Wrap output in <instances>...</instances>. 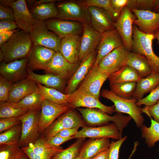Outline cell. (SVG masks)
<instances>
[{"mask_svg":"<svg viewBox=\"0 0 159 159\" xmlns=\"http://www.w3.org/2000/svg\"><path fill=\"white\" fill-rule=\"evenodd\" d=\"M19 29L0 46V62L9 63L28 56L33 46L30 35Z\"/></svg>","mask_w":159,"mask_h":159,"instance_id":"1","label":"cell"},{"mask_svg":"<svg viewBox=\"0 0 159 159\" xmlns=\"http://www.w3.org/2000/svg\"><path fill=\"white\" fill-rule=\"evenodd\" d=\"M81 114L85 122L92 125L103 126L109 124L110 121L115 123L118 127L122 136L123 129L132 119L130 116H125L117 112L113 116L97 109L77 108Z\"/></svg>","mask_w":159,"mask_h":159,"instance_id":"2","label":"cell"},{"mask_svg":"<svg viewBox=\"0 0 159 159\" xmlns=\"http://www.w3.org/2000/svg\"><path fill=\"white\" fill-rule=\"evenodd\" d=\"M154 39L153 34L144 33L136 25L133 26L132 51L144 56L153 71L159 73V57L154 53L152 47Z\"/></svg>","mask_w":159,"mask_h":159,"instance_id":"3","label":"cell"},{"mask_svg":"<svg viewBox=\"0 0 159 159\" xmlns=\"http://www.w3.org/2000/svg\"><path fill=\"white\" fill-rule=\"evenodd\" d=\"M41 109L30 110L25 114L17 117L22 125L21 135L18 143L21 148L28 146L41 136L39 125Z\"/></svg>","mask_w":159,"mask_h":159,"instance_id":"4","label":"cell"},{"mask_svg":"<svg viewBox=\"0 0 159 159\" xmlns=\"http://www.w3.org/2000/svg\"><path fill=\"white\" fill-rule=\"evenodd\" d=\"M101 95L114 103L117 112L126 113L130 116L134 120L137 127L140 128L143 125L144 118L141 115L142 110L141 107L136 105L137 100L135 98H122L106 89L102 90Z\"/></svg>","mask_w":159,"mask_h":159,"instance_id":"5","label":"cell"},{"mask_svg":"<svg viewBox=\"0 0 159 159\" xmlns=\"http://www.w3.org/2000/svg\"><path fill=\"white\" fill-rule=\"evenodd\" d=\"M30 35L33 46L40 45L60 52L61 39L48 29L44 21L36 19Z\"/></svg>","mask_w":159,"mask_h":159,"instance_id":"6","label":"cell"},{"mask_svg":"<svg viewBox=\"0 0 159 159\" xmlns=\"http://www.w3.org/2000/svg\"><path fill=\"white\" fill-rule=\"evenodd\" d=\"M57 19L86 22L91 25V18L88 7L80 0H69L58 3Z\"/></svg>","mask_w":159,"mask_h":159,"instance_id":"7","label":"cell"},{"mask_svg":"<svg viewBox=\"0 0 159 159\" xmlns=\"http://www.w3.org/2000/svg\"><path fill=\"white\" fill-rule=\"evenodd\" d=\"M72 109L59 117L41 135L45 140L54 136L60 131L67 129L86 126L79 115Z\"/></svg>","mask_w":159,"mask_h":159,"instance_id":"8","label":"cell"},{"mask_svg":"<svg viewBox=\"0 0 159 159\" xmlns=\"http://www.w3.org/2000/svg\"><path fill=\"white\" fill-rule=\"evenodd\" d=\"M135 15L127 6L122 9L114 26L121 36L123 45L129 52L132 51L133 27Z\"/></svg>","mask_w":159,"mask_h":159,"instance_id":"9","label":"cell"},{"mask_svg":"<svg viewBox=\"0 0 159 159\" xmlns=\"http://www.w3.org/2000/svg\"><path fill=\"white\" fill-rule=\"evenodd\" d=\"M69 105L72 108L85 107L97 109L111 115L116 112L114 105L108 106L102 103L99 98L77 89L69 94Z\"/></svg>","mask_w":159,"mask_h":159,"instance_id":"10","label":"cell"},{"mask_svg":"<svg viewBox=\"0 0 159 159\" xmlns=\"http://www.w3.org/2000/svg\"><path fill=\"white\" fill-rule=\"evenodd\" d=\"M128 52L123 45L102 58L97 66L101 71L110 76L126 65Z\"/></svg>","mask_w":159,"mask_h":159,"instance_id":"11","label":"cell"},{"mask_svg":"<svg viewBox=\"0 0 159 159\" xmlns=\"http://www.w3.org/2000/svg\"><path fill=\"white\" fill-rule=\"evenodd\" d=\"M73 109L69 105L55 104L44 99L42 104L39 131L41 135L61 115Z\"/></svg>","mask_w":159,"mask_h":159,"instance_id":"12","label":"cell"},{"mask_svg":"<svg viewBox=\"0 0 159 159\" xmlns=\"http://www.w3.org/2000/svg\"><path fill=\"white\" fill-rule=\"evenodd\" d=\"M123 45L122 38L116 29L109 30L101 34L98 46L97 53L92 67H97L101 60L115 49Z\"/></svg>","mask_w":159,"mask_h":159,"instance_id":"13","label":"cell"},{"mask_svg":"<svg viewBox=\"0 0 159 159\" xmlns=\"http://www.w3.org/2000/svg\"><path fill=\"white\" fill-rule=\"evenodd\" d=\"M56 52L40 45L33 46L27 56V69L45 70Z\"/></svg>","mask_w":159,"mask_h":159,"instance_id":"14","label":"cell"},{"mask_svg":"<svg viewBox=\"0 0 159 159\" xmlns=\"http://www.w3.org/2000/svg\"><path fill=\"white\" fill-rule=\"evenodd\" d=\"M74 138H112L118 140L122 138L118 127L114 122L98 127L85 126L74 136Z\"/></svg>","mask_w":159,"mask_h":159,"instance_id":"15","label":"cell"},{"mask_svg":"<svg viewBox=\"0 0 159 159\" xmlns=\"http://www.w3.org/2000/svg\"><path fill=\"white\" fill-rule=\"evenodd\" d=\"M27 57L9 63L4 62L0 65V74L11 84L28 77Z\"/></svg>","mask_w":159,"mask_h":159,"instance_id":"16","label":"cell"},{"mask_svg":"<svg viewBox=\"0 0 159 159\" xmlns=\"http://www.w3.org/2000/svg\"><path fill=\"white\" fill-rule=\"evenodd\" d=\"M109 75L98 66L92 67L77 90L99 98L101 87Z\"/></svg>","mask_w":159,"mask_h":159,"instance_id":"17","label":"cell"},{"mask_svg":"<svg viewBox=\"0 0 159 159\" xmlns=\"http://www.w3.org/2000/svg\"><path fill=\"white\" fill-rule=\"evenodd\" d=\"M82 23L83 30L79 57V60L81 62L95 51L101 36V34L95 30L90 24L86 22Z\"/></svg>","mask_w":159,"mask_h":159,"instance_id":"18","label":"cell"},{"mask_svg":"<svg viewBox=\"0 0 159 159\" xmlns=\"http://www.w3.org/2000/svg\"><path fill=\"white\" fill-rule=\"evenodd\" d=\"M10 7L13 11L14 21L19 29L30 34L36 19L28 9L26 1L13 0Z\"/></svg>","mask_w":159,"mask_h":159,"instance_id":"19","label":"cell"},{"mask_svg":"<svg viewBox=\"0 0 159 159\" xmlns=\"http://www.w3.org/2000/svg\"><path fill=\"white\" fill-rule=\"evenodd\" d=\"M136 19L133 24L142 32L153 34L159 29V14L151 10L130 9Z\"/></svg>","mask_w":159,"mask_h":159,"instance_id":"20","label":"cell"},{"mask_svg":"<svg viewBox=\"0 0 159 159\" xmlns=\"http://www.w3.org/2000/svg\"><path fill=\"white\" fill-rule=\"evenodd\" d=\"M45 23L48 29L61 39L71 36L79 35L83 30L82 23L76 21L57 19Z\"/></svg>","mask_w":159,"mask_h":159,"instance_id":"21","label":"cell"},{"mask_svg":"<svg viewBox=\"0 0 159 159\" xmlns=\"http://www.w3.org/2000/svg\"><path fill=\"white\" fill-rule=\"evenodd\" d=\"M77 67V63H70L60 52H56L45 71L66 80L75 72Z\"/></svg>","mask_w":159,"mask_h":159,"instance_id":"22","label":"cell"},{"mask_svg":"<svg viewBox=\"0 0 159 159\" xmlns=\"http://www.w3.org/2000/svg\"><path fill=\"white\" fill-rule=\"evenodd\" d=\"M95 52L87 56L73 74L66 86L64 93L70 94L74 92L81 81L85 79L95 61Z\"/></svg>","mask_w":159,"mask_h":159,"instance_id":"23","label":"cell"},{"mask_svg":"<svg viewBox=\"0 0 159 159\" xmlns=\"http://www.w3.org/2000/svg\"><path fill=\"white\" fill-rule=\"evenodd\" d=\"M88 8L90 16V25L95 30L102 34L115 29L114 21L105 10L96 6H90Z\"/></svg>","mask_w":159,"mask_h":159,"instance_id":"24","label":"cell"},{"mask_svg":"<svg viewBox=\"0 0 159 159\" xmlns=\"http://www.w3.org/2000/svg\"><path fill=\"white\" fill-rule=\"evenodd\" d=\"M36 82L28 77L11 84L7 102H19L38 89Z\"/></svg>","mask_w":159,"mask_h":159,"instance_id":"25","label":"cell"},{"mask_svg":"<svg viewBox=\"0 0 159 159\" xmlns=\"http://www.w3.org/2000/svg\"><path fill=\"white\" fill-rule=\"evenodd\" d=\"M81 37L75 35L61 39L60 52L69 62L76 63L79 60Z\"/></svg>","mask_w":159,"mask_h":159,"instance_id":"26","label":"cell"},{"mask_svg":"<svg viewBox=\"0 0 159 159\" xmlns=\"http://www.w3.org/2000/svg\"><path fill=\"white\" fill-rule=\"evenodd\" d=\"M110 144L109 138H91L83 144L79 156L82 159H91L108 149Z\"/></svg>","mask_w":159,"mask_h":159,"instance_id":"27","label":"cell"},{"mask_svg":"<svg viewBox=\"0 0 159 159\" xmlns=\"http://www.w3.org/2000/svg\"><path fill=\"white\" fill-rule=\"evenodd\" d=\"M27 71L28 77L37 83L47 87L55 89L62 93L64 91L66 87L65 79L51 73L38 74L28 69Z\"/></svg>","mask_w":159,"mask_h":159,"instance_id":"28","label":"cell"},{"mask_svg":"<svg viewBox=\"0 0 159 159\" xmlns=\"http://www.w3.org/2000/svg\"><path fill=\"white\" fill-rule=\"evenodd\" d=\"M159 85V73L153 72L148 76L141 78L136 83V89L133 98L137 101L144 95L150 92Z\"/></svg>","mask_w":159,"mask_h":159,"instance_id":"29","label":"cell"},{"mask_svg":"<svg viewBox=\"0 0 159 159\" xmlns=\"http://www.w3.org/2000/svg\"><path fill=\"white\" fill-rule=\"evenodd\" d=\"M126 65L134 68L142 78L150 75L153 71L147 59L143 56L132 52H128Z\"/></svg>","mask_w":159,"mask_h":159,"instance_id":"30","label":"cell"},{"mask_svg":"<svg viewBox=\"0 0 159 159\" xmlns=\"http://www.w3.org/2000/svg\"><path fill=\"white\" fill-rule=\"evenodd\" d=\"M142 77L132 67L125 65L108 77L110 85L124 82H137Z\"/></svg>","mask_w":159,"mask_h":159,"instance_id":"31","label":"cell"},{"mask_svg":"<svg viewBox=\"0 0 159 159\" xmlns=\"http://www.w3.org/2000/svg\"><path fill=\"white\" fill-rule=\"evenodd\" d=\"M37 83L44 99L55 104L69 105V94H66L55 89L47 87L39 83Z\"/></svg>","mask_w":159,"mask_h":159,"instance_id":"32","label":"cell"},{"mask_svg":"<svg viewBox=\"0 0 159 159\" xmlns=\"http://www.w3.org/2000/svg\"><path fill=\"white\" fill-rule=\"evenodd\" d=\"M29 10L34 19L43 21L49 18H56L58 13L54 2L37 5Z\"/></svg>","mask_w":159,"mask_h":159,"instance_id":"33","label":"cell"},{"mask_svg":"<svg viewBox=\"0 0 159 159\" xmlns=\"http://www.w3.org/2000/svg\"><path fill=\"white\" fill-rule=\"evenodd\" d=\"M28 146L34 153L46 159H51L54 155L63 149L60 146L54 147L48 144L41 135L36 141L29 144Z\"/></svg>","mask_w":159,"mask_h":159,"instance_id":"34","label":"cell"},{"mask_svg":"<svg viewBox=\"0 0 159 159\" xmlns=\"http://www.w3.org/2000/svg\"><path fill=\"white\" fill-rule=\"evenodd\" d=\"M149 117L151 120L150 126L147 127L143 124L140 128L142 137L145 139L148 146L151 148L159 141V123L155 121L151 117Z\"/></svg>","mask_w":159,"mask_h":159,"instance_id":"35","label":"cell"},{"mask_svg":"<svg viewBox=\"0 0 159 159\" xmlns=\"http://www.w3.org/2000/svg\"><path fill=\"white\" fill-rule=\"evenodd\" d=\"M44 98L38 88L18 102L13 103L15 105L29 110L41 109Z\"/></svg>","mask_w":159,"mask_h":159,"instance_id":"36","label":"cell"},{"mask_svg":"<svg viewBox=\"0 0 159 159\" xmlns=\"http://www.w3.org/2000/svg\"><path fill=\"white\" fill-rule=\"evenodd\" d=\"M136 83L124 82L110 85V90L120 97L130 99L133 97L136 88Z\"/></svg>","mask_w":159,"mask_h":159,"instance_id":"37","label":"cell"},{"mask_svg":"<svg viewBox=\"0 0 159 159\" xmlns=\"http://www.w3.org/2000/svg\"><path fill=\"white\" fill-rule=\"evenodd\" d=\"M29 110L17 106L13 103L0 102V119L8 117H17L22 115Z\"/></svg>","mask_w":159,"mask_h":159,"instance_id":"38","label":"cell"},{"mask_svg":"<svg viewBox=\"0 0 159 159\" xmlns=\"http://www.w3.org/2000/svg\"><path fill=\"white\" fill-rule=\"evenodd\" d=\"M21 123L14 126L0 134V145L18 144L21 133Z\"/></svg>","mask_w":159,"mask_h":159,"instance_id":"39","label":"cell"},{"mask_svg":"<svg viewBox=\"0 0 159 159\" xmlns=\"http://www.w3.org/2000/svg\"><path fill=\"white\" fill-rule=\"evenodd\" d=\"M85 138H77V140L73 144L53 156L58 159H76L79 156L82 145Z\"/></svg>","mask_w":159,"mask_h":159,"instance_id":"40","label":"cell"},{"mask_svg":"<svg viewBox=\"0 0 159 159\" xmlns=\"http://www.w3.org/2000/svg\"><path fill=\"white\" fill-rule=\"evenodd\" d=\"M86 6H96L102 8L110 15L114 22L119 16L115 11L112 6L111 0H80Z\"/></svg>","mask_w":159,"mask_h":159,"instance_id":"41","label":"cell"},{"mask_svg":"<svg viewBox=\"0 0 159 159\" xmlns=\"http://www.w3.org/2000/svg\"><path fill=\"white\" fill-rule=\"evenodd\" d=\"M22 151L18 144L0 145V159H17Z\"/></svg>","mask_w":159,"mask_h":159,"instance_id":"42","label":"cell"},{"mask_svg":"<svg viewBox=\"0 0 159 159\" xmlns=\"http://www.w3.org/2000/svg\"><path fill=\"white\" fill-rule=\"evenodd\" d=\"M155 0H129L127 6L130 9L151 10L154 7Z\"/></svg>","mask_w":159,"mask_h":159,"instance_id":"43","label":"cell"},{"mask_svg":"<svg viewBox=\"0 0 159 159\" xmlns=\"http://www.w3.org/2000/svg\"><path fill=\"white\" fill-rule=\"evenodd\" d=\"M159 101V85L150 94L144 98L138 101L136 105L139 106L142 105L145 106H153Z\"/></svg>","mask_w":159,"mask_h":159,"instance_id":"44","label":"cell"},{"mask_svg":"<svg viewBox=\"0 0 159 159\" xmlns=\"http://www.w3.org/2000/svg\"><path fill=\"white\" fill-rule=\"evenodd\" d=\"M127 138L125 136L117 141L114 142L112 141L110 145L108 148L109 150V159H118L119 154L120 148ZM136 149L133 148L131 155L128 159H130V158L135 152Z\"/></svg>","mask_w":159,"mask_h":159,"instance_id":"45","label":"cell"},{"mask_svg":"<svg viewBox=\"0 0 159 159\" xmlns=\"http://www.w3.org/2000/svg\"><path fill=\"white\" fill-rule=\"evenodd\" d=\"M11 84L0 75V102H7Z\"/></svg>","mask_w":159,"mask_h":159,"instance_id":"46","label":"cell"},{"mask_svg":"<svg viewBox=\"0 0 159 159\" xmlns=\"http://www.w3.org/2000/svg\"><path fill=\"white\" fill-rule=\"evenodd\" d=\"M18 117H8L0 119V132L1 133L14 126L21 124Z\"/></svg>","mask_w":159,"mask_h":159,"instance_id":"47","label":"cell"},{"mask_svg":"<svg viewBox=\"0 0 159 159\" xmlns=\"http://www.w3.org/2000/svg\"><path fill=\"white\" fill-rule=\"evenodd\" d=\"M142 113L153 117V120L159 123V101L155 105L141 108Z\"/></svg>","mask_w":159,"mask_h":159,"instance_id":"48","label":"cell"},{"mask_svg":"<svg viewBox=\"0 0 159 159\" xmlns=\"http://www.w3.org/2000/svg\"><path fill=\"white\" fill-rule=\"evenodd\" d=\"M19 29L15 21L10 19L0 20V32L14 30Z\"/></svg>","mask_w":159,"mask_h":159,"instance_id":"49","label":"cell"},{"mask_svg":"<svg viewBox=\"0 0 159 159\" xmlns=\"http://www.w3.org/2000/svg\"><path fill=\"white\" fill-rule=\"evenodd\" d=\"M74 138L73 136L69 137H62L54 136L46 140V141L48 144L50 145L58 147L64 143Z\"/></svg>","mask_w":159,"mask_h":159,"instance_id":"50","label":"cell"},{"mask_svg":"<svg viewBox=\"0 0 159 159\" xmlns=\"http://www.w3.org/2000/svg\"><path fill=\"white\" fill-rule=\"evenodd\" d=\"M0 19H10L14 21L13 11L11 7L0 4Z\"/></svg>","mask_w":159,"mask_h":159,"instance_id":"51","label":"cell"},{"mask_svg":"<svg viewBox=\"0 0 159 159\" xmlns=\"http://www.w3.org/2000/svg\"><path fill=\"white\" fill-rule=\"evenodd\" d=\"M113 7L119 16L123 9L128 4L129 0H111Z\"/></svg>","mask_w":159,"mask_h":159,"instance_id":"52","label":"cell"},{"mask_svg":"<svg viewBox=\"0 0 159 159\" xmlns=\"http://www.w3.org/2000/svg\"><path fill=\"white\" fill-rule=\"evenodd\" d=\"M79 128L76 127L64 129L60 131L54 136L62 137H72L74 135L78 132Z\"/></svg>","mask_w":159,"mask_h":159,"instance_id":"53","label":"cell"},{"mask_svg":"<svg viewBox=\"0 0 159 159\" xmlns=\"http://www.w3.org/2000/svg\"><path fill=\"white\" fill-rule=\"evenodd\" d=\"M8 31L0 32V46L8 41L19 29Z\"/></svg>","mask_w":159,"mask_h":159,"instance_id":"54","label":"cell"},{"mask_svg":"<svg viewBox=\"0 0 159 159\" xmlns=\"http://www.w3.org/2000/svg\"><path fill=\"white\" fill-rule=\"evenodd\" d=\"M21 149L30 159H46L41 155L34 153L29 146L22 148Z\"/></svg>","mask_w":159,"mask_h":159,"instance_id":"55","label":"cell"},{"mask_svg":"<svg viewBox=\"0 0 159 159\" xmlns=\"http://www.w3.org/2000/svg\"><path fill=\"white\" fill-rule=\"evenodd\" d=\"M55 0H28L27 2L29 6L32 7L37 5L42 4L55 2Z\"/></svg>","mask_w":159,"mask_h":159,"instance_id":"56","label":"cell"},{"mask_svg":"<svg viewBox=\"0 0 159 159\" xmlns=\"http://www.w3.org/2000/svg\"><path fill=\"white\" fill-rule=\"evenodd\" d=\"M108 148L95 155L91 159H109Z\"/></svg>","mask_w":159,"mask_h":159,"instance_id":"57","label":"cell"},{"mask_svg":"<svg viewBox=\"0 0 159 159\" xmlns=\"http://www.w3.org/2000/svg\"><path fill=\"white\" fill-rule=\"evenodd\" d=\"M152 11L159 14V0H155Z\"/></svg>","mask_w":159,"mask_h":159,"instance_id":"58","label":"cell"},{"mask_svg":"<svg viewBox=\"0 0 159 159\" xmlns=\"http://www.w3.org/2000/svg\"><path fill=\"white\" fill-rule=\"evenodd\" d=\"M17 159H30L28 156L22 150Z\"/></svg>","mask_w":159,"mask_h":159,"instance_id":"59","label":"cell"},{"mask_svg":"<svg viewBox=\"0 0 159 159\" xmlns=\"http://www.w3.org/2000/svg\"><path fill=\"white\" fill-rule=\"evenodd\" d=\"M155 39H156L158 40V43L159 44V29L155 31L153 34Z\"/></svg>","mask_w":159,"mask_h":159,"instance_id":"60","label":"cell"},{"mask_svg":"<svg viewBox=\"0 0 159 159\" xmlns=\"http://www.w3.org/2000/svg\"><path fill=\"white\" fill-rule=\"evenodd\" d=\"M52 157H53V158H52V159H58L55 157H54L53 156Z\"/></svg>","mask_w":159,"mask_h":159,"instance_id":"61","label":"cell"},{"mask_svg":"<svg viewBox=\"0 0 159 159\" xmlns=\"http://www.w3.org/2000/svg\"><path fill=\"white\" fill-rule=\"evenodd\" d=\"M76 159H82L80 156H78Z\"/></svg>","mask_w":159,"mask_h":159,"instance_id":"62","label":"cell"}]
</instances>
